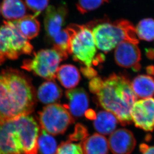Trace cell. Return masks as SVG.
I'll use <instances>...</instances> for the list:
<instances>
[{
  "mask_svg": "<svg viewBox=\"0 0 154 154\" xmlns=\"http://www.w3.org/2000/svg\"><path fill=\"white\" fill-rule=\"evenodd\" d=\"M35 104L34 90L23 73L13 69L0 73V123L28 115Z\"/></svg>",
  "mask_w": 154,
  "mask_h": 154,
  "instance_id": "obj_1",
  "label": "cell"
},
{
  "mask_svg": "<svg viewBox=\"0 0 154 154\" xmlns=\"http://www.w3.org/2000/svg\"><path fill=\"white\" fill-rule=\"evenodd\" d=\"M96 95L101 107L113 113L122 126L132 124L131 111L138 97L127 76L122 74L110 75L103 79Z\"/></svg>",
  "mask_w": 154,
  "mask_h": 154,
  "instance_id": "obj_2",
  "label": "cell"
},
{
  "mask_svg": "<svg viewBox=\"0 0 154 154\" xmlns=\"http://www.w3.org/2000/svg\"><path fill=\"white\" fill-rule=\"evenodd\" d=\"M97 47L107 53L117 47L121 42L126 41L139 44L136 29L132 23L120 19L114 22L106 20L90 23Z\"/></svg>",
  "mask_w": 154,
  "mask_h": 154,
  "instance_id": "obj_3",
  "label": "cell"
},
{
  "mask_svg": "<svg viewBox=\"0 0 154 154\" xmlns=\"http://www.w3.org/2000/svg\"><path fill=\"white\" fill-rule=\"evenodd\" d=\"M33 50V46L20 31L16 20L4 22L0 27V65L7 60L30 55Z\"/></svg>",
  "mask_w": 154,
  "mask_h": 154,
  "instance_id": "obj_4",
  "label": "cell"
},
{
  "mask_svg": "<svg viewBox=\"0 0 154 154\" xmlns=\"http://www.w3.org/2000/svg\"><path fill=\"white\" fill-rule=\"evenodd\" d=\"M70 36V51L75 61L88 68L96 62V46L92 30L89 26L72 24L66 28Z\"/></svg>",
  "mask_w": 154,
  "mask_h": 154,
  "instance_id": "obj_5",
  "label": "cell"
},
{
  "mask_svg": "<svg viewBox=\"0 0 154 154\" xmlns=\"http://www.w3.org/2000/svg\"><path fill=\"white\" fill-rule=\"evenodd\" d=\"M64 58L55 49H45L35 53L31 59L23 62L22 68L48 80H54L59 67L60 63Z\"/></svg>",
  "mask_w": 154,
  "mask_h": 154,
  "instance_id": "obj_6",
  "label": "cell"
},
{
  "mask_svg": "<svg viewBox=\"0 0 154 154\" xmlns=\"http://www.w3.org/2000/svg\"><path fill=\"white\" fill-rule=\"evenodd\" d=\"M41 128L53 135L63 134L74 120L65 106L51 104L38 113Z\"/></svg>",
  "mask_w": 154,
  "mask_h": 154,
  "instance_id": "obj_7",
  "label": "cell"
},
{
  "mask_svg": "<svg viewBox=\"0 0 154 154\" xmlns=\"http://www.w3.org/2000/svg\"><path fill=\"white\" fill-rule=\"evenodd\" d=\"M14 119L24 154H38L39 127L36 120L29 115L22 116Z\"/></svg>",
  "mask_w": 154,
  "mask_h": 154,
  "instance_id": "obj_8",
  "label": "cell"
},
{
  "mask_svg": "<svg viewBox=\"0 0 154 154\" xmlns=\"http://www.w3.org/2000/svg\"><path fill=\"white\" fill-rule=\"evenodd\" d=\"M0 154H24L14 119L0 123Z\"/></svg>",
  "mask_w": 154,
  "mask_h": 154,
  "instance_id": "obj_9",
  "label": "cell"
},
{
  "mask_svg": "<svg viewBox=\"0 0 154 154\" xmlns=\"http://www.w3.org/2000/svg\"><path fill=\"white\" fill-rule=\"evenodd\" d=\"M131 115L136 127L152 132L154 130V98L137 101L131 109Z\"/></svg>",
  "mask_w": 154,
  "mask_h": 154,
  "instance_id": "obj_10",
  "label": "cell"
},
{
  "mask_svg": "<svg viewBox=\"0 0 154 154\" xmlns=\"http://www.w3.org/2000/svg\"><path fill=\"white\" fill-rule=\"evenodd\" d=\"M114 57L120 67L132 68L135 72L141 69V53L137 45L126 41L120 42L116 48Z\"/></svg>",
  "mask_w": 154,
  "mask_h": 154,
  "instance_id": "obj_11",
  "label": "cell"
},
{
  "mask_svg": "<svg viewBox=\"0 0 154 154\" xmlns=\"http://www.w3.org/2000/svg\"><path fill=\"white\" fill-rule=\"evenodd\" d=\"M68 13V8L64 4L48 7L45 15L44 26L47 35L51 40L62 30Z\"/></svg>",
  "mask_w": 154,
  "mask_h": 154,
  "instance_id": "obj_12",
  "label": "cell"
},
{
  "mask_svg": "<svg viewBox=\"0 0 154 154\" xmlns=\"http://www.w3.org/2000/svg\"><path fill=\"white\" fill-rule=\"evenodd\" d=\"M134 134L126 129H119L111 134L109 147L113 154H131L136 146Z\"/></svg>",
  "mask_w": 154,
  "mask_h": 154,
  "instance_id": "obj_13",
  "label": "cell"
},
{
  "mask_svg": "<svg viewBox=\"0 0 154 154\" xmlns=\"http://www.w3.org/2000/svg\"><path fill=\"white\" fill-rule=\"evenodd\" d=\"M68 99L67 108L74 117H81L84 115L89 107V99L86 91L82 88L70 89L66 92Z\"/></svg>",
  "mask_w": 154,
  "mask_h": 154,
  "instance_id": "obj_14",
  "label": "cell"
},
{
  "mask_svg": "<svg viewBox=\"0 0 154 154\" xmlns=\"http://www.w3.org/2000/svg\"><path fill=\"white\" fill-rule=\"evenodd\" d=\"M84 154H108V141L103 135L95 133L80 143Z\"/></svg>",
  "mask_w": 154,
  "mask_h": 154,
  "instance_id": "obj_15",
  "label": "cell"
},
{
  "mask_svg": "<svg viewBox=\"0 0 154 154\" xmlns=\"http://www.w3.org/2000/svg\"><path fill=\"white\" fill-rule=\"evenodd\" d=\"M118 120L115 116L108 111H101L98 112L94 122V127L100 134L110 135L117 127Z\"/></svg>",
  "mask_w": 154,
  "mask_h": 154,
  "instance_id": "obj_16",
  "label": "cell"
},
{
  "mask_svg": "<svg viewBox=\"0 0 154 154\" xmlns=\"http://www.w3.org/2000/svg\"><path fill=\"white\" fill-rule=\"evenodd\" d=\"M131 87L135 95L140 98L154 96V78L146 75H140L134 79Z\"/></svg>",
  "mask_w": 154,
  "mask_h": 154,
  "instance_id": "obj_17",
  "label": "cell"
},
{
  "mask_svg": "<svg viewBox=\"0 0 154 154\" xmlns=\"http://www.w3.org/2000/svg\"><path fill=\"white\" fill-rule=\"evenodd\" d=\"M1 10L5 19L15 21L25 16L27 8L22 0H3Z\"/></svg>",
  "mask_w": 154,
  "mask_h": 154,
  "instance_id": "obj_18",
  "label": "cell"
},
{
  "mask_svg": "<svg viewBox=\"0 0 154 154\" xmlns=\"http://www.w3.org/2000/svg\"><path fill=\"white\" fill-rule=\"evenodd\" d=\"M62 94L59 86L52 81L43 83L37 92L38 99L44 104H53L62 97Z\"/></svg>",
  "mask_w": 154,
  "mask_h": 154,
  "instance_id": "obj_19",
  "label": "cell"
},
{
  "mask_svg": "<svg viewBox=\"0 0 154 154\" xmlns=\"http://www.w3.org/2000/svg\"><path fill=\"white\" fill-rule=\"evenodd\" d=\"M56 77L62 85L68 89L75 87L81 79L78 69L72 65H63L59 67Z\"/></svg>",
  "mask_w": 154,
  "mask_h": 154,
  "instance_id": "obj_20",
  "label": "cell"
},
{
  "mask_svg": "<svg viewBox=\"0 0 154 154\" xmlns=\"http://www.w3.org/2000/svg\"><path fill=\"white\" fill-rule=\"evenodd\" d=\"M16 21L20 31L28 40L34 38L38 35L40 24L36 17L27 15Z\"/></svg>",
  "mask_w": 154,
  "mask_h": 154,
  "instance_id": "obj_21",
  "label": "cell"
},
{
  "mask_svg": "<svg viewBox=\"0 0 154 154\" xmlns=\"http://www.w3.org/2000/svg\"><path fill=\"white\" fill-rule=\"evenodd\" d=\"M38 146L40 154H55L57 149L55 138L42 129L38 135Z\"/></svg>",
  "mask_w": 154,
  "mask_h": 154,
  "instance_id": "obj_22",
  "label": "cell"
},
{
  "mask_svg": "<svg viewBox=\"0 0 154 154\" xmlns=\"http://www.w3.org/2000/svg\"><path fill=\"white\" fill-rule=\"evenodd\" d=\"M137 36L142 40L151 42L154 40V19L146 18L140 21L136 29Z\"/></svg>",
  "mask_w": 154,
  "mask_h": 154,
  "instance_id": "obj_23",
  "label": "cell"
},
{
  "mask_svg": "<svg viewBox=\"0 0 154 154\" xmlns=\"http://www.w3.org/2000/svg\"><path fill=\"white\" fill-rule=\"evenodd\" d=\"M109 0H78L77 10L80 13L85 14L94 10L104 3H108Z\"/></svg>",
  "mask_w": 154,
  "mask_h": 154,
  "instance_id": "obj_24",
  "label": "cell"
},
{
  "mask_svg": "<svg viewBox=\"0 0 154 154\" xmlns=\"http://www.w3.org/2000/svg\"><path fill=\"white\" fill-rule=\"evenodd\" d=\"M55 154H84L81 144H75L69 140L62 143Z\"/></svg>",
  "mask_w": 154,
  "mask_h": 154,
  "instance_id": "obj_25",
  "label": "cell"
},
{
  "mask_svg": "<svg viewBox=\"0 0 154 154\" xmlns=\"http://www.w3.org/2000/svg\"><path fill=\"white\" fill-rule=\"evenodd\" d=\"M26 4L30 10L34 14V16L40 15L47 7L49 0H25Z\"/></svg>",
  "mask_w": 154,
  "mask_h": 154,
  "instance_id": "obj_26",
  "label": "cell"
},
{
  "mask_svg": "<svg viewBox=\"0 0 154 154\" xmlns=\"http://www.w3.org/2000/svg\"><path fill=\"white\" fill-rule=\"evenodd\" d=\"M88 136L87 130L84 126L78 124L75 127V131L69 136V140L71 141H83Z\"/></svg>",
  "mask_w": 154,
  "mask_h": 154,
  "instance_id": "obj_27",
  "label": "cell"
},
{
  "mask_svg": "<svg viewBox=\"0 0 154 154\" xmlns=\"http://www.w3.org/2000/svg\"><path fill=\"white\" fill-rule=\"evenodd\" d=\"M81 71L85 77L89 79L93 78L97 75V72L93 68H88L87 67H82Z\"/></svg>",
  "mask_w": 154,
  "mask_h": 154,
  "instance_id": "obj_28",
  "label": "cell"
},
{
  "mask_svg": "<svg viewBox=\"0 0 154 154\" xmlns=\"http://www.w3.org/2000/svg\"><path fill=\"white\" fill-rule=\"evenodd\" d=\"M146 53L147 55V57L150 59H154V49H146Z\"/></svg>",
  "mask_w": 154,
  "mask_h": 154,
  "instance_id": "obj_29",
  "label": "cell"
},
{
  "mask_svg": "<svg viewBox=\"0 0 154 154\" xmlns=\"http://www.w3.org/2000/svg\"><path fill=\"white\" fill-rule=\"evenodd\" d=\"M142 154H154V146L149 147L145 151H144Z\"/></svg>",
  "mask_w": 154,
  "mask_h": 154,
  "instance_id": "obj_30",
  "label": "cell"
},
{
  "mask_svg": "<svg viewBox=\"0 0 154 154\" xmlns=\"http://www.w3.org/2000/svg\"><path fill=\"white\" fill-rule=\"evenodd\" d=\"M149 147V146L147 144H144V143L141 144L139 147L140 151L142 153H143L144 151H145L146 150H147Z\"/></svg>",
  "mask_w": 154,
  "mask_h": 154,
  "instance_id": "obj_31",
  "label": "cell"
},
{
  "mask_svg": "<svg viewBox=\"0 0 154 154\" xmlns=\"http://www.w3.org/2000/svg\"><path fill=\"white\" fill-rule=\"evenodd\" d=\"M146 70H147V73L151 75H154V67L153 66H150L147 67Z\"/></svg>",
  "mask_w": 154,
  "mask_h": 154,
  "instance_id": "obj_32",
  "label": "cell"
},
{
  "mask_svg": "<svg viewBox=\"0 0 154 154\" xmlns=\"http://www.w3.org/2000/svg\"><path fill=\"white\" fill-rule=\"evenodd\" d=\"M0 11H1V8H0Z\"/></svg>",
  "mask_w": 154,
  "mask_h": 154,
  "instance_id": "obj_33",
  "label": "cell"
}]
</instances>
